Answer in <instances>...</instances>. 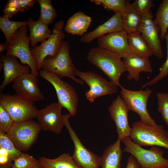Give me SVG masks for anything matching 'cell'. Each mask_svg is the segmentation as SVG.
<instances>
[{
	"label": "cell",
	"mask_w": 168,
	"mask_h": 168,
	"mask_svg": "<svg viewBox=\"0 0 168 168\" xmlns=\"http://www.w3.org/2000/svg\"><path fill=\"white\" fill-rule=\"evenodd\" d=\"M122 57L114 52L99 46L91 48L86 59L91 64L101 70L110 82L117 86H120V77L126 68Z\"/></svg>",
	"instance_id": "1"
},
{
	"label": "cell",
	"mask_w": 168,
	"mask_h": 168,
	"mask_svg": "<svg viewBox=\"0 0 168 168\" xmlns=\"http://www.w3.org/2000/svg\"><path fill=\"white\" fill-rule=\"evenodd\" d=\"M121 141L125 147L123 152L133 156L141 168H168V159L163 157L164 152L160 147L153 146L148 149H144L133 141L129 137Z\"/></svg>",
	"instance_id": "2"
},
{
	"label": "cell",
	"mask_w": 168,
	"mask_h": 168,
	"mask_svg": "<svg viewBox=\"0 0 168 168\" xmlns=\"http://www.w3.org/2000/svg\"><path fill=\"white\" fill-rule=\"evenodd\" d=\"M41 69L51 72L61 78L67 77L81 85L84 84L82 79L75 76L77 68L72 60L69 44L67 41L63 40L59 51L54 57L48 56L44 58Z\"/></svg>",
	"instance_id": "3"
},
{
	"label": "cell",
	"mask_w": 168,
	"mask_h": 168,
	"mask_svg": "<svg viewBox=\"0 0 168 168\" xmlns=\"http://www.w3.org/2000/svg\"><path fill=\"white\" fill-rule=\"evenodd\" d=\"M130 138L141 146H157L168 150V132L161 125L151 126L141 120L135 122L132 125Z\"/></svg>",
	"instance_id": "4"
},
{
	"label": "cell",
	"mask_w": 168,
	"mask_h": 168,
	"mask_svg": "<svg viewBox=\"0 0 168 168\" xmlns=\"http://www.w3.org/2000/svg\"><path fill=\"white\" fill-rule=\"evenodd\" d=\"M27 25L22 26L15 33L7 45L6 54L18 58L22 64L30 67V73L37 77L38 70L29 47L30 40L27 36Z\"/></svg>",
	"instance_id": "5"
},
{
	"label": "cell",
	"mask_w": 168,
	"mask_h": 168,
	"mask_svg": "<svg viewBox=\"0 0 168 168\" xmlns=\"http://www.w3.org/2000/svg\"><path fill=\"white\" fill-rule=\"evenodd\" d=\"M39 74L41 77L53 86L56 92L58 102L63 107L68 110L70 116H75L77 111L79 98L72 86L63 81L61 78L54 74L46 70H40Z\"/></svg>",
	"instance_id": "6"
},
{
	"label": "cell",
	"mask_w": 168,
	"mask_h": 168,
	"mask_svg": "<svg viewBox=\"0 0 168 168\" xmlns=\"http://www.w3.org/2000/svg\"><path fill=\"white\" fill-rule=\"evenodd\" d=\"M42 128L32 119L14 123L7 134L21 151H28L36 142Z\"/></svg>",
	"instance_id": "7"
},
{
	"label": "cell",
	"mask_w": 168,
	"mask_h": 168,
	"mask_svg": "<svg viewBox=\"0 0 168 168\" xmlns=\"http://www.w3.org/2000/svg\"><path fill=\"white\" fill-rule=\"evenodd\" d=\"M0 105L8 112L15 123H19L36 118L39 110L33 102L16 95L1 93Z\"/></svg>",
	"instance_id": "8"
},
{
	"label": "cell",
	"mask_w": 168,
	"mask_h": 168,
	"mask_svg": "<svg viewBox=\"0 0 168 168\" xmlns=\"http://www.w3.org/2000/svg\"><path fill=\"white\" fill-rule=\"evenodd\" d=\"M65 21L60 20L54 24L52 34L39 46L31 48L33 57L36 62L38 70H41L43 61L47 56L54 57L59 51L65 35L63 29Z\"/></svg>",
	"instance_id": "9"
},
{
	"label": "cell",
	"mask_w": 168,
	"mask_h": 168,
	"mask_svg": "<svg viewBox=\"0 0 168 168\" xmlns=\"http://www.w3.org/2000/svg\"><path fill=\"white\" fill-rule=\"evenodd\" d=\"M120 96L129 110L138 114L141 121L144 124L151 126H156L155 121L149 115L147 110V103L152 91L150 89L138 91L128 90L121 86Z\"/></svg>",
	"instance_id": "10"
},
{
	"label": "cell",
	"mask_w": 168,
	"mask_h": 168,
	"mask_svg": "<svg viewBox=\"0 0 168 168\" xmlns=\"http://www.w3.org/2000/svg\"><path fill=\"white\" fill-rule=\"evenodd\" d=\"M75 75L79 76L89 86V89L86 91L85 96L91 103L99 97L115 94L118 91L117 86L112 82L94 72H83L77 69Z\"/></svg>",
	"instance_id": "11"
},
{
	"label": "cell",
	"mask_w": 168,
	"mask_h": 168,
	"mask_svg": "<svg viewBox=\"0 0 168 168\" xmlns=\"http://www.w3.org/2000/svg\"><path fill=\"white\" fill-rule=\"evenodd\" d=\"M63 121L74 146L72 156L73 159L81 168H100V157L86 148L83 145L71 126L68 114L63 115Z\"/></svg>",
	"instance_id": "12"
},
{
	"label": "cell",
	"mask_w": 168,
	"mask_h": 168,
	"mask_svg": "<svg viewBox=\"0 0 168 168\" xmlns=\"http://www.w3.org/2000/svg\"><path fill=\"white\" fill-rule=\"evenodd\" d=\"M62 108L58 101L39 110L36 118L42 129L53 132L56 134L60 133L64 126L62 114Z\"/></svg>",
	"instance_id": "13"
},
{
	"label": "cell",
	"mask_w": 168,
	"mask_h": 168,
	"mask_svg": "<svg viewBox=\"0 0 168 168\" xmlns=\"http://www.w3.org/2000/svg\"><path fill=\"white\" fill-rule=\"evenodd\" d=\"M12 87L16 95L28 101L33 102L44 99L38 85L37 77L31 73L19 77L13 82Z\"/></svg>",
	"instance_id": "14"
},
{
	"label": "cell",
	"mask_w": 168,
	"mask_h": 168,
	"mask_svg": "<svg viewBox=\"0 0 168 168\" xmlns=\"http://www.w3.org/2000/svg\"><path fill=\"white\" fill-rule=\"evenodd\" d=\"M152 12L142 16L141 22L138 31L147 42L153 55L159 59L164 56L161 39L159 35L160 32L159 28L154 23Z\"/></svg>",
	"instance_id": "15"
},
{
	"label": "cell",
	"mask_w": 168,
	"mask_h": 168,
	"mask_svg": "<svg viewBox=\"0 0 168 168\" xmlns=\"http://www.w3.org/2000/svg\"><path fill=\"white\" fill-rule=\"evenodd\" d=\"M108 110L115 124L118 138L122 141L126 137H130L132 128L129 125L128 120V114L129 110L119 95L113 101Z\"/></svg>",
	"instance_id": "16"
},
{
	"label": "cell",
	"mask_w": 168,
	"mask_h": 168,
	"mask_svg": "<svg viewBox=\"0 0 168 168\" xmlns=\"http://www.w3.org/2000/svg\"><path fill=\"white\" fill-rule=\"evenodd\" d=\"M97 44L98 46L116 53L123 59L132 53L128 44V34L124 30L99 37Z\"/></svg>",
	"instance_id": "17"
},
{
	"label": "cell",
	"mask_w": 168,
	"mask_h": 168,
	"mask_svg": "<svg viewBox=\"0 0 168 168\" xmlns=\"http://www.w3.org/2000/svg\"><path fill=\"white\" fill-rule=\"evenodd\" d=\"M0 62L3 65L4 77L3 82L0 86V91L21 75L31 72L30 67L27 65L19 63L15 57L2 54Z\"/></svg>",
	"instance_id": "18"
},
{
	"label": "cell",
	"mask_w": 168,
	"mask_h": 168,
	"mask_svg": "<svg viewBox=\"0 0 168 168\" xmlns=\"http://www.w3.org/2000/svg\"><path fill=\"white\" fill-rule=\"evenodd\" d=\"M123 30L121 13H115L109 19L98 26L93 30L85 33L82 36L81 42L89 43L93 40L108 34Z\"/></svg>",
	"instance_id": "19"
},
{
	"label": "cell",
	"mask_w": 168,
	"mask_h": 168,
	"mask_svg": "<svg viewBox=\"0 0 168 168\" xmlns=\"http://www.w3.org/2000/svg\"><path fill=\"white\" fill-rule=\"evenodd\" d=\"M149 58L140 57L132 53L124 58L127 71V79L138 81L141 72L152 73V69Z\"/></svg>",
	"instance_id": "20"
},
{
	"label": "cell",
	"mask_w": 168,
	"mask_h": 168,
	"mask_svg": "<svg viewBox=\"0 0 168 168\" xmlns=\"http://www.w3.org/2000/svg\"><path fill=\"white\" fill-rule=\"evenodd\" d=\"M121 140L118 138L116 141L107 147L100 158L101 168H121L122 151Z\"/></svg>",
	"instance_id": "21"
},
{
	"label": "cell",
	"mask_w": 168,
	"mask_h": 168,
	"mask_svg": "<svg viewBox=\"0 0 168 168\" xmlns=\"http://www.w3.org/2000/svg\"><path fill=\"white\" fill-rule=\"evenodd\" d=\"M92 21L91 17L83 12H77L68 20L64 30L72 35L82 36L87 31Z\"/></svg>",
	"instance_id": "22"
},
{
	"label": "cell",
	"mask_w": 168,
	"mask_h": 168,
	"mask_svg": "<svg viewBox=\"0 0 168 168\" xmlns=\"http://www.w3.org/2000/svg\"><path fill=\"white\" fill-rule=\"evenodd\" d=\"M27 22L30 31L29 37L32 48L36 46L38 42H42L48 39L52 34L48 25L38 20L35 21L30 17Z\"/></svg>",
	"instance_id": "23"
},
{
	"label": "cell",
	"mask_w": 168,
	"mask_h": 168,
	"mask_svg": "<svg viewBox=\"0 0 168 168\" xmlns=\"http://www.w3.org/2000/svg\"><path fill=\"white\" fill-rule=\"evenodd\" d=\"M121 16L124 31L128 34L138 31L142 16L135 9L130 1L126 0V7Z\"/></svg>",
	"instance_id": "24"
},
{
	"label": "cell",
	"mask_w": 168,
	"mask_h": 168,
	"mask_svg": "<svg viewBox=\"0 0 168 168\" xmlns=\"http://www.w3.org/2000/svg\"><path fill=\"white\" fill-rule=\"evenodd\" d=\"M128 37L129 47L132 53L147 58L153 55L151 49L139 31L128 34Z\"/></svg>",
	"instance_id": "25"
},
{
	"label": "cell",
	"mask_w": 168,
	"mask_h": 168,
	"mask_svg": "<svg viewBox=\"0 0 168 168\" xmlns=\"http://www.w3.org/2000/svg\"><path fill=\"white\" fill-rule=\"evenodd\" d=\"M40 165L43 168H81L69 153H63L54 159L42 156L38 160Z\"/></svg>",
	"instance_id": "26"
},
{
	"label": "cell",
	"mask_w": 168,
	"mask_h": 168,
	"mask_svg": "<svg viewBox=\"0 0 168 168\" xmlns=\"http://www.w3.org/2000/svg\"><path fill=\"white\" fill-rule=\"evenodd\" d=\"M153 21L160 31V39L165 40L168 33V0H163L159 5Z\"/></svg>",
	"instance_id": "27"
},
{
	"label": "cell",
	"mask_w": 168,
	"mask_h": 168,
	"mask_svg": "<svg viewBox=\"0 0 168 168\" xmlns=\"http://www.w3.org/2000/svg\"><path fill=\"white\" fill-rule=\"evenodd\" d=\"M26 25L27 24L26 21H12L3 16H0V29L5 37V44H8L16 31L20 27Z\"/></svg>",
	"instance_id": "28"
},
{
	"label": "cell",
	"mask_w": 168,
	"mask_h": 168,
	"mask_svg": "<svg viewBox=\"0 0 168 168\" xmlns=\"http://www.w3.org/2000/svg\"><path fill=\"white\" fill-rule=\"evenodd\" d=\"M40 7V16L38 20L47 25L51 24L57 16L56 9L50 0H38Z\"/></svg>",
	"instance_id": "29"
},
{
	"label": "cell",
	"mask_w": 168,
	"mask_h": 168,
	"mask_svg": "<svg viewBox=\"0 0 168 168\" xmlns=\"http://www.w3.org/2000/svg\"><path fill=\"white\" fill-rule=\"evenodd\" d=\"M96 5H101L107 10H112L115 13H122L126 6L124 0H91Z\"/></svg>",
	"instance_id": "30"
},
{
	"label": "cell",
	"mask_w": 168,
	"mask_h": 168,
	"mask_svg": "<svg viewBox=\"0 0 168 168\" xmlns=\"http://www.w3.org/2000/svg\"><path fill=\"white\" fill-rule=\"evenodd\" d=\"M0 147L7 152L13 161L22 152L16 147L7 133L1 132H0Z\"/></svg>",
	"instance_id": "31"
},
{
	"label": "cell",
	"mask_w": 168,
	"mask_h": 168,
	"mask_svg": "<svg viewBox=\"0 0 168 168\" xmlns=\"http://www.w3.org/2000/svg\"><path fill=\"white\" fill-rule=\"evenodd\" d=\"M39 164L38 160L33 156L22 152L13 161L12 168H32Z\"/></svg>",
	"instance_id": "32"
},
{
	"label": "cell",
	"mask_w": 168,
	"mask_h": 168,
	"mask_svg": "<svg viewBox=\"0 0 168 168\" xmlns=\"http://www.w3.org/2000/svg\"><path fill=\"white\" fill-rule=\"evenodd\" d=\"M165 40L167 49V57L165 62L162 65L159 69V74L149 81L144 84L141 86L143 88L148 86H152L168 76V33L166 34Z\"/></svg>",
	"instance_id": "33"
},
{
	"label": "cell",
	"mask_w": 168,
	"mask_h": 168,
	"mask_svg": "<svg viewBox=\"0 0 168 168\" xmlns=\"http://www.w3.org/2000/svg\"><path fill=\"white\" fill-rule=\"evenodd\" d=\"M157 99L158 111L163 120L168 125V93L158 92L156 94Z\"/></svg>",
	"instance_id": "34"
},
{
	"label": "cell",
	"mask_w": 168,
	"mask_h": 168,
	"mask_svg": "<svg viewBox=\"0 0 168 168\" xmlns=\"http://www.w3.org/2000/svg\"><path fill=\"white\" fill-rule=\"evenodd\" d=\"M3 16L9 19L19 11L22 12L21 0H8L2 10Z\"/></svg>",
	"instance_id": "35"
},
{
	"label": "cell",
	"mask_w": 168,
	"mask_h": 168,
	"mask_svg": "<svg viewBox=\"0 0 168 168\" xmlns=\"http://www.w3.org/2000/svg\"><path fill=\"white\" fill-rule=\"evenodd\" d=\"M14 123L7 111L0 105V132L7 133Z\"/></svg>",
	"instance_id": "36"
},
{
	"label": "cell",
	"mask_w": 168,
	"mask_h": 168,
	"mask_svg": "<svg viewBox=\"0 0 168 168\" xmlns=\"http://www.w3.org/2000/svg\"><path fill=\"white\" fill-rule=\"evenodd\" d=\"M132 4L136 11L142 16L150 12L151 9L154 6L152 0H135Z\"/></svg>",
	"instance_id": "37"
},
{
	"label": "cell",
	"mask_w": 168,
	"mask_h": 168,
	"mask_svg": "<svg viewBox=\"0 0 168 168\" xmlns=\"http://www.w3.org/2000/svg\"><path fill=\"white\" fill-rule=\"evenodd\" d=\"M13 164L7 152L0 147V168H10Z\"/></svg>",
	"instance_id": "38"
},
{
	"label": "cell",
	"mask_w": 168,
	"mask_h": 168,
	"mask_svg": "<svg viewBox=\"0 0 168 168\" xmlns=\"http://www.w3.org/2000/svg\"><path fill=\"white\" fill-rule=\"evenodd\" d=\"M22 7V12H24L31 8L35 3L37 2L36 0H21Z\"/></svg>",
	"instance_id": "39"
},
{
	"label": "cell",
	"mask_w": 168,
	"mask_h": 168,
	"mask_svg": "<svg viewBox=\"0 0 168 168\" xmlns=\"http://www.w3.org/2000/svg\"><path fill=\"white\" fill-rule=\"evenodd\" d=\"M126 168H141L138 161L132 155L128 156Z\"/></svg>",
	"instance_id": "40"
},
{
	"label": "cell",
	"mask_w": 168,
	"mask_h": 168,
	"mask_svg": "<svg viewBox=\"0 0 168 168\" xmlns=\"http://www.w3.org/2000/svg\"><path fill=\"white\" fill-rule=\"evenodd\" d=\"M7 44H6L0 43V52H2L6 49Z\"/></svg>",
	"instance_id": "41"
},
{
	"label": "cell",
	"mask_w": 168,
	"mask_h": 168,
	"mask_svg": "<svg viewBox=\"0 0 168 168\" xmlns=\"http://www.w3.org/2000/svg\"><path fill=\"white\" fill-rule=\"evenodd\" d=\"M32 168H43V167H42L39 164H38L36 165V166H34V167H32Z\"/></svg>",
	"instance_id": "42"
},
{
	"label": "cell",
	"mask_w": 168,
	"mask_h": 168,
	"mask_svg": "<svg viewBox=\"0 0 168 168\" xmlns=\"http://www.w3.org/2000/svg\"></svg>",
	"instance_id": "43"
}]
</instances>
